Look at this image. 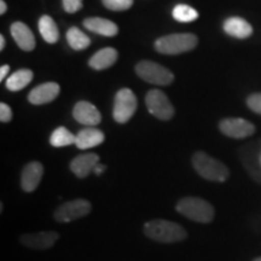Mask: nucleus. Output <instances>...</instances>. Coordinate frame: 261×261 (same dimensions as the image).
<instances>
[{
	"label": "nucleus",
	"instance_id": "1",
	"mask_svg": "<svg viewBox=\"0 0 261 261\" xmlns=\"http://www.w3.org/2000/svg\"><path fill=\"white\" fill-rule=\"evenodd\" d=\"M143 231L146 237L160 243H177L188 237L187 230L181 225L163 219L148 221Z\"/></svg>",
	"mask_w": 261,
	"mask_h": 261
},
{
	"label": "nucleus",
	"instance_id": "2",
	"mask_svg": "<svg viewBox=\"0 0 261 261\" xmlns=\"http://www.w3.org/2000/svg\"><path fill=\"white\" fill-rule=\"evenodd\" d=\"M191 161L195 171L205 180L224 182L230 178V171L226 166L203 151L195 152Z\"/></svg>",
	"mask_w": 261,
	"mask_h": 261
},
{
	"label": "nucleus",
	"instance_id": "3",
	"mask_svg": "<svg viewBox=\"0 0 261 261\" xmlns=\"http://www.w3.org/2000/svg\"><path fill=\"white\" fill-rule=\"evenodd\" d=\"M175 210L182 217L188 218L195 223L208 224L214 219V208L210 202L201 197L189 196L184 197L175 205Z\"/></svg>",
	"mask_w": 261,
	"mask_h": 261
},
{
	"label": "nucleus",
	"instance_id": "4",
	"mask_svg": "<svg viewBox=\"0 0 261 261\" xmlns=\"http://www.w3.org/2000/svg\"><path fill=\"white\" fill-rule=\"evenodd\" d=\"M197 37L194 34H171L156 40V51L163 55H179L194 50L197 45Z\"/></svg>",
	"mask_w": 261,
	"mask_h": 261
},
{
	"label": "nucleus",
	"instance_id": "5",
	"mask_svg": "<svg viewBox=\"0 0 261 261\" xmlns=\"http://www.w3.org/2000/svg\"><path fill=\"white\" fill-rule=\"evenodd\" d=\"M137 75L146 83L165 86L174 80V75L167 68L151 61H142L136 67Z\"/></svg>",
	"mask_w": 261,
	"mask_h": 261
},
{
	"label": "nucleus",
	"instance_id": "6",
	"mask_svg": "<svg viewBox=\"0 0 261 261\" xmlns=\"http://www.w3.org/2000/svg\"><path fill=\"white\" fill-rule=\"evenodd\" d=\"M136 94L129 89H122L116 93L114 99L113 116L117 123H126L135 115L137 110Z\"/></svg>",
	"mask_w": 261,
	"mask_h": 261
},
{
	"label": "nucleus",
	"instance_id": "7",
	"mask_svg": "<svg viewBox=\"0 0 261 261\" xmlns=\"http://www.w3.org/2000/svg\"><path fill=\"white\" fill-rule=\"evenodd\" d=\"M92 211V204L87 200L77 198V200L68 201L61 204L60 207L55 211L54 218L58 223H71V221L80 219V218L86 217Z\"/></svg>",
	"mask_w": 261,
	"mask_h": 261
},
{
	"label": "nucleus",
	"instance_id": "8",
	"mask_svg": "<svg viewBox=\"0 0 261 261\" xmlns=\"http://www.w3.org/2000/svg\"><path fill=\"white\" fill-rule=\"evenodd\" d=\"M145 103L149 113L160 120L167 121V120H171L174 116V108L169 102L168 97L162 91H149L148 94H146Z\"/></svg>",
	"mask_w": 261,
	"mask_h": 261
},
{
	"label": "nucleus",
	"instance_id": "9",
	"mask_svg": "<svg viewBox=\"0 0 261 261\" xmlns=\"http://www.w3.org/2000/svg\"><path fill=\"white\" fill-rule=\"evenodd\" d=\"M219 128L223 135L233 139H243L255 133V126L241 117H228L221 120Z\"/></svg>",
	"mask_w": 261,
	"mask_h": 261
},
{
	"label": "nucleus",
	"instance_id": "10",
	"mask_svg": "<svg viewBox=\"0 0 261 261\" xmlns=\"http://www.w3.org/2000/svg\"><path fill=\"white\" fill-rule=\"evenodd\" d=\"M60 238L55 231H39V232L25 233L21 236L22 246L34 250H45L54 247Z\"/></svg>",
	"mask_w": 261,
	"mask_h": 261
},
{
	"label": "nucleus",
	"instance_id": "11",
	"mask_svg": "<svg viewBox=\"0 0 261 261\" xmlns=\"http://www.w3.org/2000/svg\"><path fill=\"white\" fill-rule=\"evenodd\" d=\"M73 116L77 122L85 126H97L102 121V115L92 103L81 100L75 104L73 109Z\"/></svg>",
	"mask_w": 261,
	"mask_h": 261
},
{
	"label": "nucleus",
	"instance_id": "12",
	"mask_svg": "<svg viewBox=\"0 0 261 261\" xmlns=\"http://www.w3.org/2000/svg\"><path fill=\"white\" fill-rule=\"evenodd\" d=\"M44 175V166L40 162L33 161L24 166L21 174V188L25 192L37 190Z\"/></svg>",
	"mask_w": 261,
	"mask_h": 261
},
{
	"label": "nucleus",
	"instance_id": "13",
	"mask_svg": "<svg viewBox=\"0 0 261 261\" xmlns=\"http://www.w3.org/2000/svg\"><path fill=\"white\" fill-rule=\"evenodd\" d=\"M58 94H60V85L56 83H45L29 92L28 100L34 106H42L56 99Z\"/></svg>",
	"mask_w": 261,
	"mask_h": 261
},
{
	"label": "nucleus",
	"instance_id": "14",
	"mask_svg": "<svg viewBox=\"0 0 261 261\" xmlns=\"http://www.w3.org/2000/svg\"><path fill=\"white\" fill-rule=\"evenodd\" d=\"M98 163H99V156L97 154L92 152V154L79 155L70 162V171L77 178L84 179L94 172V168H96Z\"/></svg>",
	"mask_w": 261,
	"mask_h": 261
},
{
	"label": "nucleus",
	"instance_id": "15",
	"mask_svg": "<svg viewBox=\"0 0 261 261\" xmlns=\"http://www.w3.org/2000/svg\"><path fill=\"white\" fill-rule=\"evenodd\" d=\"M104 142V133L94 127H86L75 136V145L81 150L96 148Z\"/></svg>",
	"mask_w": 261,
	"mask_h": 261
},
{
	"label": "nucleus",
	"instance_id": "16",
	"mask_svg": "<svg viewBox=\"0 0 261 261\" xmlns=\"http://www.w3.org/2000/svg\"><path fill=\"white\" fill-rule=\"evenodd\" d=\"M11 35L19 48L24 51L34 50L35 38L27 24L22 23V22H15L11 25Z\"/></svg>",
	"mask_w": 261,
	"mask_h": 261
},
{
	"label": "nucleus",
	"instance_id": "17",
	"mask_svg": "<svg viewBox=\"0 0 261 261\" xmlns=\"http://www.w3.org/2000/svg\"><path fill=\"white\" fill-rule=\"evenodd\" d=\"M224 31L230 37L246 39L253 34V27L249 22L241 17H230L224 22Z\"/></svg>",
	"mask_w": 261,
	"mask_h": 261
},
{
	"label": "nucleus",
	"instance_id": "18",
	"mask_svg": "<svg viewBox=\"0 0 261 261\" xmlns=\"http://www.w3.org/2000/svg\"><path fill=\"white\" fill-rule=\"evenodd\" d=\"M85 28H87L89 31L97 33V34L103 35V37H115L119 33V28L114 22L109 21L107 18H100V17H90L86 18L84 21Z\"/></svg>",
	"mask_w": 261,
	"mask_h": 261
},
{
	"label": "nucleus",
	"instance_id": "19",
	"mask_svg": "<svg viewBox=\"0 0 261 261\" xmlns=\"http://www.w3.org/2000/svg\"><path fill=\"white\" fill-rule=\"evenodd\" d=\"M117 56H119V54H117L115 48L106 47L96 52V54L91 57L89 64L91 68H93V69L103 70L112 67V65L116 62Z\"/></svg>",
	"mask_w": 261,
	"mask_h": 261
},
{
	"label": "nucleus",
	"instance_id": "20",
	"mask_svg": "<svg viewBox=\"0 0 261 261\" xmlns=\"http://www.w3.org/2000/svg\"><path fill=\"white\" fill-rule=\"evenodd\" d=\"M39 32H40L44 40L48 42V44H55V42H57L58 38H60V32H58L56 22L47 15L42 16L39 19Z\"/></svg>",
	"mask_w": 261,
	"mask_h": 261
},
{
	"label": "nucleus",
	"instance_id": "21",
	"mask_svg": "<svg viewBox=\"0 0 261 261\" xmlns=\"http://www.w3.org/2000/svg\"><path fill=\"white\" fill-rule=\"evenodd\" d=\"M33 79V71L29 69H19L15 71L11 76L8 77L6 80V87L8 90L16 92V91H21L24 89L27 85L31 83Z\"/></svg>",
	"mask_w": 261,
	"mask_h": 261
},
{
	"label": "nucleus",
	"instance_id": "22",
	"mask_svg": "<svg viewBox=\"0 0 261 261\" xmlns=\"http://www.w3.org/2000/svg\"><path fill=\"white\" fill-rule=\"evenodd\" d=\"M67 41L69 44V46L73 50L80 51L85 50L90 46L91 40L83 31H80L79 28L71 27L69 31L67 32Z\"/></svg>",
	"mask_w": 261,
	"mask_h": 261
},
{
	"label": "nucleus",
	"instance_id": "23",
	"mask_svg": "<svg viewBox=\"0 0 261 261\" xmlns=\"http://www.w3.org/2000/svg\"><path fill=\"white\" fill-rule=\"evenodd\" d=\"M50 144L55 148H63V146L75 144V136L65 127H58L52 132Z\"/></svg>",
	"mask_w": 261,
	"mask_h": 261
},
{
	"label": "nucleus",
	"instance_id": "24",
	"mask_svg": "<svg viewBox=\"0 0 261 261\" xmlns=\"http://www.w3.org/2000/svg\"><path fill=\"white\" fill-rule=\"evenodd\" d=\"M172 15L175 21L182 22V23H189V22H192L198 18V12L194 8L185 4H179L175 6L173 9Z\"/></svg>",
	"mask_w": 261,
	"mask_h": 261
},
{
	"label": "nucleus",
	"instance_id": "25",
	"mask_svg": "<svg viewBox=\"0 0 261 261\" xmlns=\"http://www.w3.org/2000/svg\"><path fill=\"white\" fill-rule=\"evenodd\" d=\"M104 6L113 11H123L133 5V0H102Z\"/></svg>",
	"mask_w": 261,
	"mask_h": 261
},
{
	"label": "nucleus",
	"instance_id": "26",
	"mask_svg": "<svg viewBox=\"0 0 261 261\" xmlns=\"http://www.w3.org/2000/svg\"><path fill=\"white\" fill-rule=\"evenodd\" d=\"M247 106L254 113L261 115V93H254L252 96L248 97Z\"/></svg>",
	"mask_w": 261,
	"mask_h": 261
},
{
	"label": "nucleus",
	"instance_id": "27",
	"mask_svg": "<svg viewBox=\"0 0 261 261\" xmlns=\"http://www.w3.org/2000/svg\"><path fill=\"white\" fill-rule=\"evenodd\" d=\"M63 8L68 14H74L83 8V0H62Z\"/></svg>",
	"mask_w": 261,
	"mask_h": 261
},
{
	"label": "nucleus",
	"instance_id": "28",
	"mask_svg": "<svg viewBox=\"0 0 261 261\" xmlns=\"http://www.w3.org/2000/svg\"><path fill=\"white\" fill-rule=\"evenodd\" d=\"M12 119V112L11 108L8 104L2 103L0 104V121L2 122H10Z\"/></svg>",
	"mask_w": 261,
	"mask_h": 261
},
{
	"label": "nucleus",
	"instance_id": "29",
	"mask_svg": "<svg viewBox=\"0 0 261 261\" xmlns=\"http://www.w3.org/2000/svg\"><path fill=\"white\" fill-rule=\"evenodd\" d=\"M9 69H10L9 65H2V68H0V81L5 79V76L9 73Z\"/></svg>",
	"mask_w": 261,
	"mask_h": 261
},
{
	"label": "nucleus",
	"instance_id": "30",
	"mask_svg": "<svg viewBox=\"0 0 261 261\" xmlns=\"http://www.w3.org/2000/svg\"><path fill=\"white\" fill-rule=\"evenodd\" d=\"M106 168H107L106 165H102V163H98V165L96 166V168H94V174H96V175L103 174L104 171H106Z\"/></svg>",
	"mask_w": 261,
	"mask_h": 261
},
{
	"label": "nucleus",
	"instance_id": "31",
	"mask_svg": "<svg viewBox=\"0 0 261 261\" xmlns=\"http://www.w3.org/2000/svg\"><path fill=\"white\" fill-rule=\"evenodd\" d=\"M6 10H8V5H6L4 0H2V2H0V15H4Z\"/></svg>",
	"mask_w": 261,
	"mask_h": 261
},
{
	"label": "nucleus",
	"instance_id": "32",
	"mask_svg": "<svg viewBox=\"0 0 261 261\" xmlns=\"http://www.w3.org/2000/svg\"><path fill=\"white\" fill-rule=\"evenodd\" d=\"M5 47V38L4 35H0V50H4Z\"/></svg>",
	"mask_w": 261,
	"mask_h": 261
},
{
	"label": "nucleus",
	"instance_id": "33",
	"mask_svg": "<svg viewBox=\"0 0 261 261\" xmlns=\"http://www.w3.org/2000/svg\"><path fill=\"white\" fill-rule=\"evenodd\" d=\"M259 163H260V167H261V152H260V156H259Z\"/></svg>",
	"mask_w": 261,
	"mask_h": 261
},
{
	"label": "nucleus",
	"instance_id": "34",
	"mask_svg": "<svg viewBox=\"0 0 261 261\" xmlns=\"http://www.w3.org/2000/svg\"><path fill=\"white\" fill-rule=\"evenodd\" d=\"M254 261H261V257H256V259L254 260Z\"/></svg>",
	"mask_w": 261,
	"mask_h": 261
}]
</instances>
